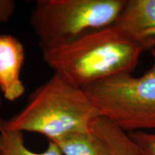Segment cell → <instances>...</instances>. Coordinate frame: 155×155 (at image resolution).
<instances>
[{"instance_id":"cell-1","label":"cell","mask_w":155,"mask_h":155,"mask_svg":"<svg viewBox=\"0 0 155 155\" xmlns=\"http://www.w3.org/2000/svg\"><path fill=\"white\" fill-rule=\"evenodd\" d=\"M42 51L44 61L55 73L82 88L108 78L132 73L144 52L116 25Z\"/></svg>"},{"instance_id":"cell-2","label":"cell","mask_w":155,"mask_h":155,"mask_svg":"<svg viewBox=\"0 0 155 155\" xmlns=\"http://www.w3.org/2000/svg\"><path fill=\"white\" fill-rule=\"evenodd\" d=\"M98 116L83 88L55 73L30 95L19 113L3 121V128L38 133L55 141L69 134L90 131Z\"/></svg>"},{"instance_id":"cell-3","label":"cell","mask_w":155,"mask_h":155,"mask_svg":"<svg viewBox=\"0 0 155 155\" xmlns=\"http://www.w3.org/2000/svg\"><path fill=\"white\" fill-rule=\"evenodd\" d=\"M144 75L124 73L83 88L100 117L124 131L155 130V50Z\"/></svg>"},{"instance_id":"cell-4","label":"cell","mask_w":155,"mask_h":155,"mask_svg":"<svg viewBox=\"0 0 155 155\" xmlns=\"http://www.w3.org/2000/svg\"><path fill=\"white\" fill-rule=\"evenodd\" d=\"M126 0H38L30 25L42 50L115 24Z\"/></svg>"},{"instance_id":"cell-5","label":"cell","mask_w":155,"mask_h":155,"mask_svg":"<svg viewBox=\"0 0 155 155\" xmlns=\"http://www.w3.org/2000/svg\"><path fill=\"white\" fill-rule=\"evenodd\" d=\"M114 25L143 51L155 50V0H126Z\"/></svg>"},{"instance_id":"cell-6","label":"cell","mask_w":155,"mask_h":155,"mask_svg":"<svg viewBox=\"0 0 155 155\" xmlns=\"http://www.w3.org/2000/svg\"><path fill=\"white\" fill-rule=\"evenodd\" d=\"M25 48L16 37L0 35V91L9 101H15L25 91L21 78Z\"/></svg>"},{"instance_id":"cell-7","label":"cell","mask_w":155,"mask_h":155,"mask_svg":"<svg viewBox=\"0 0 155 155\" xmlns=\"http://www.w3.org/2000/svg\"><path fill=\"white\" fill-rule=\"evenodd\" d=\"M91 129L104 141L109 155H143L128 133L105 118H96Z\"/></svg>"},{"instance_id":"cell-8","label":"cell","mask_w":155,"mask_h":155,"mask_svg":"<svg viewBox=\"0 0 155 155\" xmlns=\"http://www.w3.org/2000/svg\"><path fill=\"white\" fill-rule=\"evenodd\" d=\"M63 155H109L104 142L91 129L69 134L55 141Z\"/></svg>"},{"instance_id":"cell-9","label":"cell","mask_w":155,"mask_h":155,"mask_svg":"<svg viewBox=\"0 0 155 155\" xmlns=\"http://www.w3.org/2000/svg\"><path fill=\"white\" fill-rule=\"evenodd\" d=\"M0 155H63L55 142L49 141L47 149L42 152L29 150L25 144L23 132L4 130L0 132Z\"/></svg>"},{"instance_id":"cell-10","label":"cell","mask_w":155,"mask_h":155,"mask_svg":"<svg viewBox=\"0 0 155 155\" xmlns=\"http://www.w3.org/2000/svg\"><path fill=\"white\" fill-rule=\"evenodd\" d=\"M143 155H155V132L144 131L128 133Z\"/></svg>"},{"instance_id":"cell-11","label":"cell","mask_w":155,"mask_h":155,"mask_svg":"<svg viewBox=\"0 0 155 155\" xmlns=\"http://www.w3.org/2000/svg\"><path fill=\"white\" fill-rule=\"evenodd\" d=\"M16 10V3L12 0H0V23L9 21Z\"/></svg>"},{"instance_id":"cell-12","label":"cell","mask_w":155,"mask_h":155,"mask_svg":"<svg viewBox=\"0 0 155 155\" xmlns=\"http://www.w3.org/2000/svg\"><path fill=\"white\" fill-rule=\"evenodd\" d=\"M0 106H1V98H0ZM3 120H2L1 118H0V132L1 131H4V128H3Z\"/></svg>"}]
</instances>
